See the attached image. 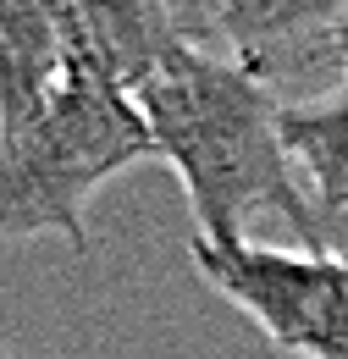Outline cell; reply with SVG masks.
<instances>
[{"instance_id": "obj_1", "label": "cell", "mask_w": 348, "mask_h": 359, "mask_svg": "<svg viewBox=\"0 0 348 359\" xmlns=\"http://www.w3.org/2000/svg\"><path fill=\"white\" fill-rule=\"evenodd\" d=\"M133 105L188 194L194 238L238 243L249 216H282L299 249L321 243L304 177L282 144V100L271 78L216 50L177 45Z\"/></svg>"}, {"instance_id": "obj_2", "label": "cell", "mask_w": 348, "mask_h": 359, "mask_svg": "<svg viewBox=\"0 0 348 359\" xmlns=\"http://www.w3.org/2000/svg\"><path fill=\"white\" fill-rule=\"evenodd\" d=\"M138 161H161L133 94L67 72L28 128L0 138V238H67L88 249V199Z\"/></svg>"}, {"instance_id": "obj_3", "label": "cell", "mask_w": 348, "mask_h": 359, "mask_svg": "<svg viewBox=\"0 0 348 359\" xmlns=\"http://www.w3.org/2000/svg\"><path fill=\"white\" fill-rule=\"evenodd\" d=\"M188 260L227 304H238V315L260 326L276 354L348 359V249L188 238Z\"/></svg>"}, {"instance_id": "obj_4", "label": "cell", "mask_w": 348, "mask_h": 359, "mask_svg": "<svg viewBox=\"0 0 348 359\" xmlns=\"http://www.w3.org/2000/svg\"><path fill=\"white\" fill-rule=\"evenodd\" d=\"M67 72L116 94H138L182 39L166 0H55Z\"/></svg>"}, {"instance_id": "obj_5", "label": "cell", "mask_w": 348, "mask_h": 359, "mask_svg": "<svg viewBox=\"0 0 348 359\" xmlns=\"http://www.w3.org/2000/svg\"><path fill=\"white\" fill-rule=\"evenodd\" d=\"M348 17V0H227L216 55L276 78L282 67L321 61L326 34Z\"/></svg>"}, {"instance_id": "obj_6", "label": "cell", "mask_w": 348, "mask_h": 359, "mask_svg": "<svg viewBox=\"0 0 348 359\" xmlns=\"http://www.w3.org/2000/svg\"><path fill=\"white\" fill-rule=\"evenodd\" d=\"M67 83L55 0H0V138L28 128Z\"/></svg>"}, {"instance_id": "obj_7", "label": "cell", "mask_w": 348, "mask_h": 359, "mask_svg": "<svg viewBox=\"0 0 348 359\" xmlns=\"http://www.w3.org/2000/svg\"><path fill=\"white\" fill-rule=\"evenodd\" d=\"M282 144L304 177L315 226L326 238L332 222H348V83L337 94H321V100L282 105Z\"/></svg>"}, {"instance_id": "obj_8", "label": "cell", "mask_w": 348, "mask_h": 359, "mask_svg": "<svg viewBox=\"0 0 348 359\" xmlns=\"http://www.w3.org/2000/svg\"><path fill=\"white\" fill-rule=\"evenodd\" d=\"M166 11H172V28H177V39H182V45L216 50L227 0H166Z\"/></svg>"}, {"instance_id": "obj_9", "label": "cell", "mask_w": 348, "mask_h": 359, "mask_svg": "<svg viewBox=\"0 0 348 359\" xmlns=\"http://www.w3.org/2000/svg\"><path fill=\"white\" fill-rule=\"evenodd\" d=\"M321 61H332V67H337V72L348 78V17L337 22V28H332V34H326V45H321Z\"/></svg>"}, {"instance_id": "obj_10", "label": "cell", "mask_w": 348, "mask_h": 359, "mask_svg": "<svg viewBox=\"0 0 348 359\" xmlns=\"http://www.w3.org/2000/svg\"><path fill=\"white\" fill-rule=\"evenodd\" d=\"M321 249H348V222H332V226H326Z\"/></svg>"}, {"instance_id": "obj_11", "label": "cell", "mask_w": 348, "mask_h": 359, "mask_svg": "<svg viewBox=\"0 0 348 359\" xmlns=\"http://www.w3.org/2000/svg\"><path fill=\"white\" fill-rule=\"evenodd\" d=\"M0 359H6V348H0Z\"/></svg>"}]
</instances>
